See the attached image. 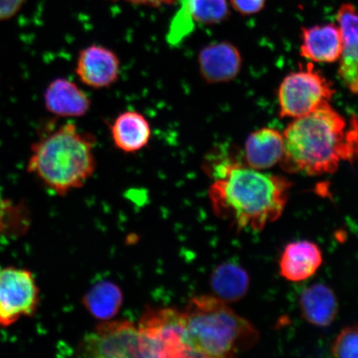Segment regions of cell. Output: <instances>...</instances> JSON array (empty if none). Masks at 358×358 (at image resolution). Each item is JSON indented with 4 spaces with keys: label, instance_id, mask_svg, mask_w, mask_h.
Segmentation results:
<instances>
[{
    "label": "cell",
    "instance_id": "cell-1",
    "mask_svg": "<svg viewBox=\"0 0 358 358\" xmlns=\"http://www.w3.org/2000/svg\"><path fill=\"white\" fill-rule=\"evenodd\" d=\"M280 166L289 173L320 176L358 159V118L340 114L329 102L296 118L283 133Z\"/></svg>",
    "mask_w": 358,
    "mask_h": 358
},
{
    "label": "cell",
    "instance_id": "cell-2",
    "mask_svg": "<svg viewBox=\"0 0 358 358\" xmlns=\"http://www.w3.org/2000/svg\"><path fill=\"white\" fill-rule=\"evenodd\" d=\"M292 183L283 176L236 165L213 180L208 195L219 218L237 230L262 231L283 213Z\"/></svg>",
    "mask_w": 358,
    "mask_h": 358
},
{
    "label": "cell",
    "instance_id": "cell-3",
    "mask_svg": "<svg viewBox=\"0 0 358 358\" xmlns=\"http://www.w3.org/2000/svg\"><path fill=\"white\" fill-rule=\"evenodd\" d=\"M181 315L185 342L194 357H234L259 341L258 330L217 297H192Z\"/></svg>",
    "mask_w": 358,
    "mask_h": 358
},
{
    "label": "cell",
    "instance_id": "cell-4",
    "mask_svg": "<svg viewBox=\"0 0 358 358\" xmlns=\"http://www.w3.org/2000/svg\"><path fill=\"white\" fill-rule=\"evenodd\" d=\"M96 140L73 123L53 129L32 146L28 170L58 195L86 185L96 171Z\"/></svg>",
    "mask_w": 358,
    "mask_h": 358
},
{
    "label": "cell",
    "instance_id": "cell-5",
    "mask_svg": "<svg viewBox=\"0 0 358 358\" xmlns=\"http://www.w3.org/2000/svg\"><path fill=\"white\" fill-rule=\"evenodd\" d=\"M334 93L332 83L308 64L282 80L278 91L280 115L282 118L302 117L329 102Z\"/></svg>",
    "mask_w": 358,
    "mask_h": 358
},
{
    "label": "cell",
    "instance_id": "cell-6",
    "mask_svg": "<svg viewBox=\"0 0 358 358\" xmlns=\"http://www.w3.org/2000/svg\"><path fill=\"white\" fill-rule=\"evenodd\" d=\"M138 328L147 357H194L185 342L180 311L150 308L141 316Z\"/></svg>",
    "mask_w": 358,
    "mask_h": 358
},
{
    "label": "cell",
    "instance_id": "cell-7",
    "mask_svg": "<svg viewBox=\"0 0 358 358\" xmlns=\"http://www.w3.org/2000/svg\"><path fill=\"white\" fill-rule=\"evenodd\" d=\"M78 352L85 357H147L140 329L128 320L102 321L85 335Z\"/></svg>",
    "mask_w": 358,
    "mask_h": 358
},
{
    "label": "cell",
    "instance_id": "cell-8",
    "mask_svg": "<svg viewBox=\"0 0 358 358\" xmlns=\"http://www.w3.org/2000/svg\"><path fill=\"white\" fill-rule=\"evenodd\" d=\"M38 301L39 289L32 273L15 267L0 268V326L32 315Z\"/></svg>",
    "mask_w": 358,
    "mask_h": 358
},
{
    "label": "cell",
    "instance_id": "cell-9",
    "mask_svg": "<svg viewBox=\"0 0 358 358\" xmlns=\"http://www.w3.org/2000/svg\"><path fill=\"white\" fill-rule=\"evenodd\" d=\"M76 73L84 85L94 89L109 88L117 82L120 60L111 49L92 44L80 50Z\"/></svg>",
    "mask_w": 358,
    "mask_h": 358
},
{
    "label": "cell",
    "instance_id": "cell-10",
    "mask_svg": "<svg viewBox=\"0 0 358 358\" xmlns=\"http://www.w3.org/2000/svg\"><path fill=\"white\" fill-rule=\"evenodd\" d=\"M336 20L341 33L338 77L352 94H358V11L352 3L339 7Z\"/></svg>",
    "mask_w": 358,
    "mask_h": 358
},
{
    "label": "cell",
    "instance_id": "cell-11",
    "mask_svg": "<svg viewBox=\"0 0 358 358\" xmlns=\"http://www.w3.org/2000/svg\"><path fill=\"white\" fill-rule=\"evenodd\" d=\"M201 78L208 84L229 83L240 73L243 57L234 44L217 42L206 45L198 57Z\"/></svg>",
    "mask_w": 358,
    "mask_h": 358
},
{
    "label": "cell",
    "instance_id": "cell-12",
    "mask_svg": "<svg viewBox=\"0 0 358 358\" xmlns=\"http://www.w3.org/2000/svg\"><path fill=\"white\" fill-rule=\"evenodd\" d=\"M44 103L50 113L60 117H82L92 107L86 92L66 78H57L48 85L44 93Z\"/></svg>",
    "mask_w": 358,
    "mask_h": 358
},
{
    "label": "cell",
    "instance_id": "cell-13",
    "mask_svg": "<svg viewBox=\"0 0 358 358\" xmlns=\"http://www.w3.org/2000/svg\"><path fill=\"white\" fill-rule=\"evenodd\" d=\"M323 263V255L319 246L308 241H298L285 246L279 266L285 279L301 282L310 278Z\"/></svg>",
    "mask_w": 358,
    "mask_h": 358
},
{
    "label": "cell",
    "instance_id": "cell-14",
    "mask_svg": "<svg viewBox=\"0 0 358 358\" xmlns=\"http://www.w3.org/2000/svg\"><path fill=\"white\" fill-rule=\"evenodd\" d=\"M301 55L308 60L323 64L339 61L342 37L338 25L319 24L302 28Z\"/></svg>",
    "mask_w": 358,
    "mask_h": 358
},
{
    "label": "cell",
    "instance_id": "cell-15",
    "mask_svg": "<svg viewBox=\"0 0 358 358\" xmlns=\"http://www.w3.org/2000/svg\"><path fill=\"white\" fill-rule=\"evenodd\" d=\"M284 137L272 128H262L250 134L244 149L245 166L257 170L274 167L284 154Z\"/></svg>",
    "mask_w": 358,
    "mask_h": 358
},
{
    "label": "cell",
    "instance_id": "cell-16",
    "mask_svg": "<svg viewBox=\"0 0 358 358\" xmlns=\"http://www.w3.org/2000/svg\"><path fill=\"white\" fill-rule=\"evenodd\" d=\"M112 141L118 150L125 154H134L149 144L151 125L144 115L136 110L120 114L110 125Z\"/></svg>",
    "mask_w": 358,
    "mask_h": 358
},
{
    "label": "cell",
    "instance_id": "cell-17",
    "mask_svg": "<svg viewBox=\"0 0 358 358\" xmlns=\"http://www.w3.org/2000/svg\"><path fill=\"white\" fill-rule=\"evenodd\" d=\"M299 303L303 319L313 325L328 327L338 315L337 296L324 284H315L304 289Z\"/></svg>",
    "mask_w": 358,
    "mask_h": 358
},
{
    "label": "cell",
    "instance_id": "cell-18",
    "mask_svg": "<svg viewBox=\"0 0 358 358\" xmlns=\"http://www.w3.org/2000/svg\"><path fill=\"white\" fill-rule=\"evenodd\" d=\"M211 285L216 297L225 302H236L248 294L250 277L244 268L234 263H225L215 268Z\"/></svg>",
    "mask_w": 358,
    "mask_h": 358
},
{
    "label": "cell",
    "instance_id": "cell-19",
    "mask_svg": "<svg viewBox=\"0 0 358 358\" xmlns=\"http://www.w3.org/2000/svg\"><path fill=\"white\" fill-rule=\"evenodd\" d=\"M83 303L95 319L110 320L117 315L122 308L123 294L113 282L101 281L87 291Z\"/></svg>",
    "mask_w": 358,
    "mask_h": 358
},
{
    "label": "cell",
    "instance_id": "cell-20",
    "mask_svg": "<svg viewBox=\"0 0 358 358\" xmlns=\"http://www.w3.org/2000/svg\"><path fill=\"white\" fill-rule=\"evenodd\" d=\"M331 352L335 357L358 358V326L344 328L335 338Z\"/></svg>",
    "mask_w": 358,
    "mask_h": 358
},
{
    "label": "cell",
    "instance_id": "cell-21",
    "mask_svg": "<svg viewBox=\"0 0 358 358\" xmlns=\"http://www.w3.org/2000/svg\"><path fill=\"white\" fill-rule=\"evenodd\" d=\"M236 12L244 16L256 15L265 8L267 0H230Z\"/></svg>",
    "mask_w": 358,
    "mask_h": 358
},
{
    "label": "cell",
    "instance_id": "cell-22",
    "mask_svg": "<svg viewBox=\"0 0 358 358\" xmlns=\"http://www.w3.org/2000/svg\"><path fill=\"white\" fill-rule=\"evenodd\" d=\"M27 0H0V21L11 20L21 10Z\"/></svg>",
    "mask_w": 358,
    "mask_h": 358
},
{
    "label": "cell",
    "instance_id": "cell-23",
    "mask_svg": "<svg viewBox=\"0 0 358 358\" xmlns=\"http://www.w3.org/2000/svg\"><path fill=\"white\" fill-rule=\"evenodd\" d=\"M125 1L138 4V6H148L151 7H159L166 6V4H173L178 0H125Z\"/></svg>",
    "mask_w": 358,
    "mask_h": 358
}]
</instances>
